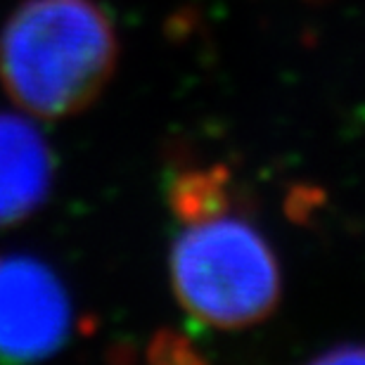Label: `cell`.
I'll return each mask as SVG.
<instances>
[{"mask_svg":"<svg viewBox=\"0 0 365 365\" xmlns=\"http://www.w3.org/2000/svg\"><path fill=\"white\" fill-rule=\"evenodd\" d=\"M116 64L112 19L95 0H26L0 36L7 95L43 119L81 112Z\"/></svg>","mask_w":365,"mask_h":365,"instance_id":"obj_1","label":"cell"},{"mask_svg":"<svg viewBox=\"0 0 365 365\" xmlns=\"http://www.w3.org/2000/svg\"><path fill=\"white\" fill-rule=\"evenodd\" d=\"M173 292L190 316L221 330L257 325L280 302L273 250L240 218L192 223L171 252Z\"/></svg>","mask_w":365,"mask_h":365,"instance_id":"obj_2","label":"cell"},{"mask_svg":"<svg viewBox=\"0 0 365 365\" xmlns=\"http://www.w3.org/2000/svg\"><path fill=\"white\" fill-rule=\"evenodd\" d=\"M74 316L60 277L29 254L0 257V363H34L67 344Z\"/></svg>","mask_w":365,"mask_h":365,"instance_id":"obj_3","label":"cell"},{"mask_svg":"<svg viewBox=\"0 0 365 365\" xmlns=\"http://www.w3.org/2000/svg\"><path fill=\"white\" fill-rule=\"evenodd\" d=\"M53 152L31 121L0 112V228L41 209L53 185Z\"/></svg>","mask_w":365,"mask_h":365,"instance_id":"obj_4","label":"cell"},{"mask_svg":"<svg viewBox=\"0 0 365 365\" xmlns=\"http://www.w3.org/2000/svg\"><path fill=\"white\" fill-rule=\"evenodd\" d=\"M169 202L173 214L187 225L223 216L232 202L230 171L225 166H211L180 173L171 182Z\"/></svg>","mask_w":365,"mask_h":365,"instance_id":"obj_5","label":"cell"},{"mask_svg":"<svg viewBox=\"0 0 365 365\" xmlns=\"http://www.w3.org/2000/svg\"><path fill=\"white\" fill-rule=\"evenodd\" d=\"M148 359L152 363H173V365H192L204 361L202 354L197 351L195 341L173 330H159L150 339Z\"/></svg>","mask_w":365,"mask_h":365,"instance_id":"obj_6","label":"cell"},{"mask_svg":"<svg viewBox=\"0 0 365 365\" xmlns=\"http://www.w3.org/2000/svg\"><path fill=\"white\" fill-rule=\"evenodd\" d=\"M316 363L327 365H341V363H365V344H344L334 346L332 351L320 354Z\"/></svg>","mask_w":365,"mask_h":365,"instance_id":"obj_7","label":"cell"},{"mask_svg":"<svg viewBox=\"0 0 365 365\" xmlns=\"http://www.w3.org/2000/svg\"><path fill=\"white\" fill-rule=\"evenodd\" d=\"M313 3H320V0H313Z\"/></svg>","mask_w":365,"mask_h":365,"instance_id":"obj_8","label":"cell"}]
</instances>
